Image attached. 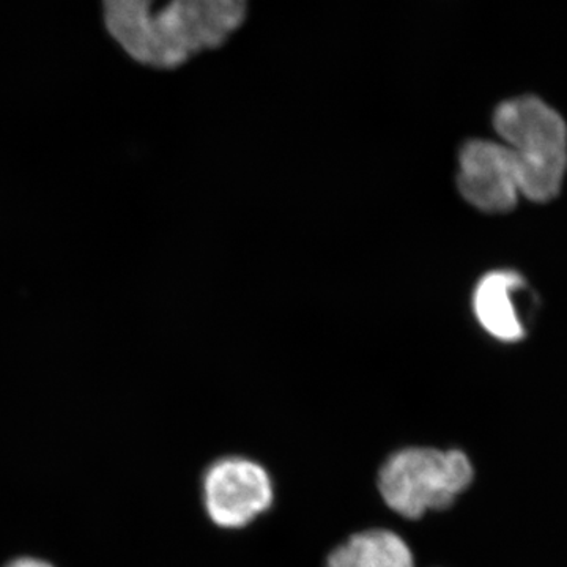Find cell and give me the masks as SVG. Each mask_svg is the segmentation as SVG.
Returning a JSON list of instances; mask_svg holds the SVG:
<instances>
[{
    "instance_id": "6da1fadb",
    "label": "cell",
    "mask_w": 567,
    "mask_h": 567,
    "mask_svg": "<svg viewBox=\"0 0 567 567\" xmlns=\"http://www.w3.org/2000/svg\"><path fill=\"white\" fill-rule=\"evenodd\" d=\"M103 0L104 24L134 62L174 70L223 47L248 17L249 0Z\"/></svg>"
},
{
    "instance_id": "7a4b0ae2",
    "label": "cell",
    "mask_w": 567,
    "mask_h": 567,
    "mask_svg": "<svg viewBox=\"0 0 567 567\" xmlns=\"http://www.w3.org/2000/svg\"><path fill=\"white\" fill-rule=\"evenodd\" d=\"M494 126L513 153L518 192L533 203L554 199L567 167V126L561 115L537 96H517L496 107Z\"/></svg>"
},
{
    "instance_id": "3957f363",
    "label": "cell",
    "mask_w": 567,
    "mask_h": 567,
    "mask_svg": "<svg viewBox=\"0 0 567 567\" xmlns=\"http://www.w3.org/2000/svg\"><path fill=\"white\" fill-rule=\"evenodd\" d=\"M473 465L461 451L409 447L388 457L379 488L391 509L406 518L453 505L473 481Z\"/></svg>"
},
{
    "instance_id": "277c9868",
    "label": "cell",
    "mask_w": 567,
    "mask_h": 567,
    "mask_svg": "<svg viewBox=\"0 0 567 567\" xmlns=\"http://www.w3.org/2000/svg\"><path fill=\"white\" fill-rule=\"evenodd\" d=\"M207 516L221 528H241L274 503V484L262 466L244 457H224L204 473Z\"/></svg>"
},
{
    "instance_id": "5b68a950",
    "label": "cell",
    "mask_w": 567,
    "mask_h": 567,
    "mask_svg": "<svg viewBox=\"0 0 567 567\" xmlns=\"http://www.w3.org/2000/svg\"><path fill=\"white\" fill-rule=\"evenodd\" d=\"M457 186L466 203L477 210L509 212L520 194L513 153L498 142H466L458 155Z\"/></svg>"
},
{
    "instance_id": "8992f818",
    "label": "cell",
    "mask_w": 567,
    "mask_h": 567,
    "mask_svg": "<svg viewBox=\"0 0 567 567\" xmlns=\"http://www.w3.org/2000/svg\"><path fill=\"white\" fill-rule=\"evenodd\" d=\"M525 287V279L513 270L491 271L477 281L473 311L483 330L496 341L518 342L527 334L520 306Z\"/></svg>"
},
{
    "instance_id": "52a82bcc",
    "label": "cell",
    "mask_w": 567,
    "mask_h": 567,
    "mask_svg": "<svg viewBox=\"0 0 567 567\" xmlns=\"http://www.w3.org/2000/svg\"><path fill=\"white\" fill-rule=\"evenodd\" d=\"M327 567H415V559L401 536L388 529H368L336 548Z\"/></svg>"
},
{
    "instance_id": "ba28073f",
    "label": "cell",
    "mask_w": 567,
    "mask_h": 567,
    "mask_svg": "<svg viewBox=\"0 0 567 567\" xmlns=\"http://www.w3.org/2000/svg\"><path fill=\"white\" fill-rule=\"evenodd\" d=\"M0 567H58L52 565L50 559L35 557V555H20V557H14L7 559Z\"/></svg>"
}]
</instances>
